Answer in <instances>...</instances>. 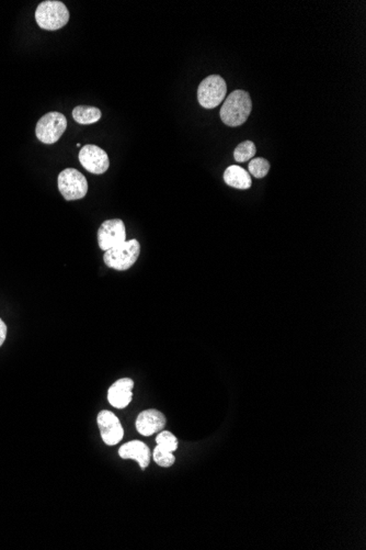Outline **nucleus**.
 Masks as SVG:
<instances>
[{"mask_svg":"<svg viewBox=\"0 0 366 550\" xmlns=\"http://www.w3.org/2000/svg\"><path fill=\"white\" fill-rule=\"evenodd\" d=\"M224 181L231 187L236 188V189H249L252 184L251 180L250 174L246 170H243L241 166L237 165H231L224 172Z\"/></svg>","mask_w":366,"mask_h":550,"instance_id":"nucleus-13","label":"nucleus"},{"mask_svg":"<svg viewBox=\"0 0 366 550\" xmlns=\"http://www.w3.org/2000/svg\"><path fill=\"white\" fill-rule=\"evenodd\" d=\"M227 85L220 75H211L197 88V101L205 109H213L225 99Z\"/></svg>","mask_w":366,"mask_h":550,"instance_id":"nucleus-4","label":"nucleus"},{"mask_svg":"<svg viewBox=\"0 0 366 550\" xmlns=\"http://www.w3.org/2000/svg\"><path fill=\"white\" fill-rule=\"evenodd\" d=\"M153 457H154L155 463L160 466V467H164V468L171 467L174 461H176V457H174V453L168 452V450L164 449V448H160L159 446H156V448H155Z\"/></svg>","mask_w":366,"mask_h":550,"instance_id":"nucleus-18","label":"nucleus"},{"mask_svg":"<svg viewBox=\"0 0 366 550\" xmlns=\"http://www.w3.org/2000/svg\"><path fill=\"white\" fill-rule=\"evenodd\" d=\"M119 455L123 459H132L139 463L142 470H145L151 463V450L145 443L141 440H132L121 446Z\"/></svg>","mask_w":366,"mask_h":550,"instance_id":"nucleus-12","label":"nucleus"},{"mask_svg":"<svg viewBox=\"0 0 366 550\" xmlns=\"http://www.w3.org/2000/svg\"><path fill=\"white\" fill-rule=\"evenodd\" d=\"M67 119L61 112L44 114L36 124V138L44 144H54L66 131Z\"/></svg>","mask_w":366,"mask_h":550,"instance_id":"nucleus-5","label":"nucleus"},{"mask_svg":"<svg viewBox=\"0 0 366 550\" xmlns=\"http://www.w3.org/2000/svg\"><path fill=\"white\" fill-rule=\"evenodd\" d=\"M57 184L59 193L67 201L79 200L87 195V179L75 168H66L59 172Z\"/></svg>","mask_w":366,"mask_h":550,"instance_id":"nucleus-6","label":"nucleus"},{"mask_svg":"<svg viewBox=\"0 0 366 550\" xmlns=\"http://www.w3.org/2000/svg\"><path fill=\"white\" fill-rule=\"evenodd\" d=\"M98 426L100 429L101 438L105 445H118L123 440L124 429L116 414L108 410H103L98 414Z\"/></svg>","mask_w":366,"mask_h":550,"instance_id":"nucleus-8","label":"nucleus"},{"mask_svg":"<svg viewBox=\"0 0 366 550\" xmlns=\"http://www.w3.org/2000/svg\"><path fill=\"white\" fill-rule=\"evenodd\" d=\"M73 118L79 124H93L100 120L101 111L96 107L78 105L73 110Z\"/></svg>","mask_w":366,"mask_h":550,"instance_id":"nucleus-14","label":"nucleus"},{"mask_svg":"<svg viewBox=\"0 0 366 550\" xmlns=\"http://www.w3.org/2000/svg\"><path fill=\"white\" fill-rule=\"evenodd\" d=\"M126 241L125 225L120 218L107 220L98 231V244L102 251H108Z\"/></svg>","mask_w":366,"mask_h":550,"instance_id":"nucleus-7","label":"nucleus"},{"mask_svg":"<svg viewBox=\"0 0 366 550\" xmlns=\"http://www.w3.org/2000/svg\"><path fill=\"white\" fill-rule=\"evenodd\" d=\"M252 110L250 95L245 90H235L228 96L220 109V119L228 126H241L247 121Z\"/></svg>","mask_w":366,"mask_h":550,"instance_id":"nucleus-1","label":"nucleus"},{"mask_svg":"<svg viewBox=\"0 0 366 550\" xmlns=\"http://www.w3.org/2000/svg\"><path fill=\"white\" fill-rule=\"evenodd\" d=\"M6 336H7V325L3 320L0 319V346H3L5 343Z\"/></svg>","mask_w":366,"mask_h":550,"instance_id":"nucleus-19","label":"nucleus"},{"mask_svg":"<svg viewBox=\"0 0 366 550\" xmlns=\"http://www.w3.org/2000/svg\"><path fill=\"white\" fill-rule=\"evenodd\" d=\"M257 149L254 142L245 141L236 147L234 152L236 162L245 163L252 160L256 155Z\"/></svg>","mask_w":366,"mask_h":550,"instance_id":"nucleus-15","label":"nucleus"},{"mask_svg":"<svg viewBox=\"0 0 366 550\" xmlns=\"http://www.w3.org/2000/svg\"><path fill=\"white\" fill-rule=\"evenodd\" d=\"M36 21L43 30L56 31L70 21V11L62 1L47 0L36 8Z\"/></svg>","mask_w":366,"mask_h":550,"instance_id":"nucleus-2","label":"nucleus"},{"mask_svg":"<svg viewBox=\"0 0 366 550\" xmlns=\"http://www.w3.org/2000/svg\"><path fill=\"white\" fill-rule=\"evenodd\" d=\"M139 253H141V245L139 241L130 239L118 246L105 251L103 260L108 267L123 272L130 269L135 264Z\"/></svg>","mask_w":366,"mask_h":550,"instance_id":"nucleus-3","label":"nucleus"},{"mask_svg":"<svg viewBox=\"0 0 366 550\" xmlns=\"http://www.w3.org/2000/svg\"><path fill=\"white\" fill-rule=\"evenodd\" d=\"M166 423V417L162 412L155 409L145 410L136 419V429L143 436H151L162 432Z\"/></svg>","mask_w":366,"mask_h":550,"instance_id":"nucleus-10","label":"nucleus"},{"mask_svg":"<svg viewBox=\"0 0 366 550\" xmlns=\"http://www.w3.org/2000/svg\"><path fill=\"white\" fill-rule=\"evenodd\" d=\"M248 170L249 174L258 178V179H261V178L268 175V172L270 170V163L266 158H262V157L252 158L251 162L249 163Z\"/></svg>","mask_w":366,"mask_h":550,"instance_id":"nucleus-16","label":"nucleus"},{"mask_svg":"<svg viewBox=\"0 0 366 550\" xmlns=\"http://www.w3.org/2000/svg\"><path fill=\"white\" fill-rule=\"evenodd\" d=\"M134 381L130 378L119 379L109 388L108 401L116 409H124L133 399Z\"/></svg>","mask_w":366,"mask_h":550,"instance_id":"nucleus-11","label":"nucleus"},{"mask_svg":"<svg viewBox=\"0 0 366 550\" xmlns=\"http://www.w3.org/2000/svg\"><path fill=\"white\" fill-rule=\"evenodd\" d=\"M78 158L82 168L97 175L105 174L110 166L108 154L97 145L88 144L82 147Z\"/></svg>","mask_w":366,"mask_h":550,"instance_id":"nucleus-9","label":"nucleus"},{"mask_svg":"<svg viewBox=\"0 0 366 550\" xmlns=\"http://www.w3.org/2000/svg\"><path fill=\"white\" fill-rule=\"evenodd\" d=\"M156 443L157 446H159L160 448H164V449L168 450V452H171V453L176 452L178 445H179L177 437L174 436L171 432H168V431H162V432H159V434L157 435L156 437Z\"/></svg>","mask_w":366,"mask_h":550,"instance_id":"nucleus-17","label":"nucleus"}]
</instances>
